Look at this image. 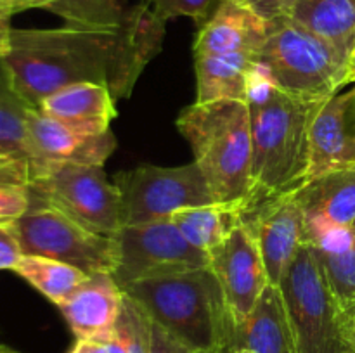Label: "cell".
I'll list each match as a JSON object with an SVG mask.
<instances>
[{
    "mask_svg": "<svg viewBox=\"0 0 355 353\" xmlns=\"http://www.w3.org/2000/svg\"><path fill=\"white\" fill-rule=\"evenodd\" d=\"M229 353H257V352H253V350H250V348H234V350H231Z\"/></svg>",
    "mask_w": 355,
    "mask_h": 353,
    "instance_id": "cell-38",
    "label": "cell"
},
{
    "mask_svg": "<svg viewBox=\"0 0 355 353\" xmlns=\"http://www.w3.org/2000/svg\"><path fill=\"white\" fill-rule=\"evenodd\" d=\"M123 298V289L110 272H94L59 305V310L76 339L94 338L116 329Z\"/></svg>",
    "mask_w": 355,
    "mask_h": 353,
    "instance_id": "cell-18",
    "label": "cell"
},
{
    "mask_svg": "<svg viewBox=\"0 0 355 353\" xmlns=\"http://www.w3.org/2000/svg\"><path fill=\"white\" fill-rule=\"evenodd\" d=\"M14 272L58 307L68 300L73 291L89 275L69 263L31 255L21 256L17 265L14 266Z\"/></svg>",
    "mask_w": 355,
    "mask_h": 353,
    "instance_id": "cell-26",
    "label": "cell"
},
{
    "mask_svg": "<svg viewBox=\"0 0 355 353\" xmlns=\"http://www.w3.org/2000/svg\"><path fill=\"white\" fill-rule=\"evenodd\" d=\"M343 353H352V352H343Z\"/></svg>",
    "mask_w": 355,
    "mask_h": 353,
    "instance_id": "cell-41",
    "label": "cell"
},
{
    "mask_svg": "<svg viewBox=\"0 0 355 353\" xmlns=\"http://www.w3.org/2000/svg\"><path fill=\"white\" fill-rule=\"evenodd\" d=\"M31 170L44 163H75V165L103 166L116 149L113 132L90 134L76 130L33 107L26 120Z\"/></svg>",
    "mask_w": 355,
    "mask_h": 353,
    "instance_id": "cell-14",
    "label": "cell"
},
{
    "mask_svg": "<svg viewBox=\"0 0 355 353\" xmlns=\"http://www.w3.org/2000/svg\"><path fill=\"white\" fill-rule=\"evenodd\" d=\"M350 83H355V48H354V54L350 57Z\"/></svg>",
    "mask_w": 355,
    "mask_h": 353,
    "instance_id": "cell-37",
    "label": "cell"
},
{
    "mask_svg": "<svg viewBox=\"0 0 355 353\" xmlns=\"http://www.w3.org/2000/svg\"><path fill=\"white\" fill-rule=\"evenodd\" d=\"M340 332L347 352L355 353V303L340 310Z\"/></svg>",
    "mask_w": 355,
    "mask_h": 353,
    "instance_id": "cell-36",
    "label": "cell"
},
{
    "mask_svg": "<svg viewBox=\"0 0 355 353\" xmlns=\"http://www.w3.org/2000/svg\"><path fill=\"white\" fill-rule=\"evenodd\" d=\"M31 166L0 159V221L17 220L30 206Z\"/></svg>",
    "mask_w": 355,
    "mask_h": 353,
    "instance_id": "cell-27",
    "label": "cell"
},
{
    "mask_svg": "<svg viewBox=\"0 0 355 353\" xmlns=\"http://www.w3.org/2000/svg\"><path fill=\"white\" fill-rule=\"evenodd\" d=\"M0 353H19V352H16V350L9 348V346L6 345H0Z\"/></svg>",
    "mask_w": 355,
    "mask_h": 353,
    "instance_id": "cell-39",
    "label": "cell"
},
{
    "mask_svg": "<svg viewBox=\"0 0 355 353\" xmlns=\"http://www.w3.org/2000/svg\"><path fill=\"white\" fill-rule=\"evenodd\" d=\"M214 201L245 203L253 194L252 114L241 100L194 102L177 118Z\"/></svg>",
    "mask_w": 355,
    "mask_h": 353,
    "instance_id": "cell-4",
    "label": "cell"
},
{
    "mask_svg": "<svg viewBox=\"0 0 355 353\" xmlns=\"http://www.w3.org/2000/svg\"><path fill=\"white\" fill-rule=\"evenodd\" d=\"M69 353H128L127 338L120 329L94 338H80Z\"/></svg>",
    "mask_w": 355,
    "mask_h": 353,
    "instance_id": "cell-31",
    "label": "cell"
},
{
    "mask_svg": "<svg viewBox=\"0 0 355 353\" xmlns=\"http://www.w3.org/2000/svg\"><path fill=\"white\" fill-rule=\"evenodd\" d=\"M28 9L47 10V0H0V54L9 40V33L12 30L10 26L12 17Z\"/></svg>",
    "mask_w": 355,
    "mask_h": 353,
    "instance_id": "cell-32",
    "label": "cell"
},
{
    "mask_svg": "<svg viewBox=\"0 0 355 353\" xmlns=\"http://www.w3.org/2000/svg\"><path fill=\"white\" fill-rule=\"evenodd\" d=\"M114 102L106 85L82 82L45 97L38 109L76 130L103 134L111 130V121L116 116Z\"/></svg>",
    "mask_w": 355,
    "mask_h": 353,
    "instance_id": "cell-20",
    "label": "cell"
},
{
    "mask_svg": "<svg viewBox=\"0 0 355 353\" xmlns=\"http://www.w3.org/2000/svg\"><path fill=\"white\" fill-rule=\"evenodd\" d=\"M324 269L340 310L355 303V230L336 228L311 244Z\"/></svg>",
    "mask_w": 355,
    "mask_h": 353,
    "instance_id": "cell-24",
    "label": "cell"
},
{
    "mask_svg": "<svg viewBox=\"0 0 355 353\" xmlns=\"http://www.w3.org/2000/svg\"><path fill=\"white\" fill-rule=\"evenodd\" d=\"M120 23V21H118ZM116 24H66L52 30L12 28L0 54L14 87L30 106L73 83L107 87Z\"/></svg>",
    "mask_w": 355,
    "mask_h": 353,
    "instance_id": "cell-1",
    "label": "cell"
},
{
    "mask_svg": "<svg viewBox=\"0 0 355 353\" xmlns=\"http://www.w3.org/2000/svg\"><path fill=\"white\" fill-rule=\"evenodd\" d=\"M243 210L245 203L182 208L172 215V221L194 248L210 251L241 224Z\"/></svg>",
    "mask_w": 355,
    "mask_h": 353,
    "instance_id": "cell-23",
    "label": "cell"
},
{
    "mask_svg": "<svg viewBox=\"0 0 355 353\" xmlns=\"http://www.w3.org/2000/svg\"><path fill=\"white\" fill-rule=\"evenodd\" d=\"M284 308L293 329L298 353H343L340 308L331 293L318 253L309 242L279 282Z\"/></svg>",
    "mask_w": 355,
    "mask_h": 353,
    "instance_id": "cell-7",
    "label": "cell"
},
{
    "mask_svg": "<svg viewBox=\"0 0 355 353\" xmlns=\"http://www.w3.org/2000/svg\"><path fill=\"white\" fill-rule=\"evenodd\" d=\"M149 353H196V352L189 350L187 346L180 345V343L177 341V339H173L168 332H165L159 325H156L155 322H153L151 346H149Z\"/></svg>",
    "mask_w": 355,
    "mask_h": 353,
    "instance_id": "cell-35",
    "label": "cell"
},
{
    "mask_svg": "<svg viewBox=\"0 0 355 353\" xmlns=\"http://www.w3.org/2000/svg\"><path fill=\"white\" fill-rule=\"evenodd\" d=\"M355 165V85L321 104L311 127L309 180Z\"/></svg>",
    "mask_w": 355,
    "mask_h": 353,
    "instance_id": "cell-16",
    "label": "cell"
},
{
    "mask_svg": "<svg viewBox=\"0 0 355 353\" xmlns=\"http://www.w3.org/2000/svg\"><path fill=\"white\" fill-rule=\"evenodd\" d=\"M290 17L352 57L355 48V0H298Z\"/></svg>",
    "mask_w": 355,
    "mask_h": 353,
    "instance_id": "cell-22",
    "label": "cell"
},
{
    "mask_svg": "<svg viewBox=\"0 0 355 353\" xmlns=\"http://www.w3.org/2000/svg\"><path fill=\"white\" fill-rule=\"evenodd\" d=\"M198 80L196 102L241 100L248 104L253 80L259 71V54L238 52L194 57Z\"/></svg>",
    "mask_w": 355,
    "mask_h": 353,
    "instance_id": "cell-21",
    "label": "cell"
},
{
    "mask_svg": "<svg viewBox=\"0 0 355 353\" xmlns=\"http://www.w3.org/2000/svg\"><path fill=\"white\" fill-rule=\"evenodd\" d=\"M165 24L146 3L127 7L118 23L107 89L114 100L130 97L139 76L162 48Z\"/></svg>",
    "mask_w": 355,
    "mask_h": 353,
    "instance_id": "cell-13",
    "label": "cell"
},
{
    "mask_svg": "<svg viewBox=\"0 0 355 353\" xmlns=\"http://www.w3.org/2000/svg\"><path fill=\"white\" fill-rule=\"evenodd\" d=\"M23 256L12 221H0V270H14Z\"/></svg>",
    "mask_w": 355,
    "mask_h": 353,
    "instance_id": "cell-33",
    "label": "cell"
},
{
    "mask_svg": "<svg viewBox=\"0 0 355 353\" xmlns=\"http://www.w3.org/2000/svg\"><path fill=\"white\" fill-rule=\"evenodd\" d=\"M47 6H49V3H47Z\"/></svg>",
    "mask_w": 355,
    "mask_h": 353,
    "instance_id": "cell-42",
    "label": "cell"
},
{
    "mask_svg": "<svg viewBox=\"0 0 355 353\" xmlns=\"http://www.w3.org/2000/svg\"><path fill=\"white\" fill-rule=\"evenodd\" d=\"M305 220V235L314 244L322 235L355 224V165L329 170L293 190Z\"/></svg>",
    "mask_w": 355,
    "mask_h": 353,
    "instance_id": "cell-15",
    "label": "cell"
},
{
    "mask_svg": "<svg viewBox=\"0 0 355 353\" xmlns=\"http://www.w3.org/2000/svg\"><path fill=\"white\" fill-rule=\"evenodd\" d=\"M30 189L99 234L114 237L123 227L120 190L103 166L44 163L31 170Z\"/></svg>",
    "mask_w": 355,
    "mask_h": 353,
    "instance_id": "cell-8",
    "label": "cell"
},
{
    "mask_svg": "<svg viewBox=\"0 0 355 353\" xmlns=\"http://www.w3.org/2000/svg\"><path fill=\"white\" fill-rule=\"evenodd\" d=\"M116 327L127 338L128 353H149L153 322L149 315L127 294L123 298V307Z\"/></svg>",
    "mask_w": 355,
    "mask_h": 353,
    "instance_id": "cell-29",
    "label": "cell"
},
{
    "mask_svg": "<svg viewBox=\"0 0 355 353\" xmlns=\"http://www.w3.org/2000/svg\"><path fill=\"white\" fill-rule=\"evenodd\" d=\"M322 102L283 92L259 64L248 100L253 147L248 201L293 192L307 182L311 127Z\"/></svg>",
    "mask_w": 355,
    "mask_h": 353,
    "instance_id": "cell-2",
    "label": "cell"
},
{
    "mask_svg": "<svg viewBox=\"0 0 355 353\" xmlns=\"http://www.w3.org/2000/svg\"><path fill=\"white\" fill-rule=\"evenodd\" d=\"M30 109L0 57V159L33 165L26 132Z\"/></svg>",
    "mask_w": 355,
    "mask_h": 353,
    "instance_id": "cell-25",
    "label": "cell"
},
{
    "mask_svg": "<svg viewBox=\"0 0 355 353\" xmlns=\"http://www.w3.org/2000/svg\"><path fill=\"white\" fill-rule=\"evenodd\" d=\"M257 353H298L293 329L277 286L266 287L248 317L232 329L231 346Z\"/></svg>",
    "mask_w": 355,
    "mask_h": 353,
    "instance_id": "cell-19",
    "label": "cell"
},
{
    "mask_svg": "<svg viewBox=\"0 0 355 353\" xmlns=\"http://www.w3.org/2000/svg\"><path fill=\"white\" fill-rule=\"evenodd\" d=\"M352 228H354V230H355V224H354V225H352Z\"/></svg>",
    "mask_w": 355,
    "mask_h": 353,
    "instance_id": "cell-40",
    "label": "cell"
},
{
    "mask_svg": "<svg viewBox=\"0 0 355 353\" xmlns=\"http://www.w3.org/2000/svg\"><path fill=\"white\" fill-rule=\"evenodd\" d=\"M47 10L58 14L66 24H116L127 7L120 0H47Z\"/></svg>",
    "mask_w": 355,
    "mask_h": 353,
    "instance_id": "cell-28",
    "label": "cell"
},
{
    "mask_svg": "<svg viewBox=\"0 0 355 353\" xmlns=\"http://www.w3.org/2000/svg\"><path fill=\"white\" fill-rule=\"evenodd\" d=\"M222 0H142L163 21L173 17H191L203 26Z\"/></svg>",
    "mask_w": 355,
    "mask_h": 353,
    "instance_id": "cell-30",
    "label": "cell"
},
{
    "mask_svg": "<svg viewBox=\"0 0 355 353\" xmlns=\"http://www.w3.org/2000/svg\"><path fill=\"white\" fill-rule=\"evenodd\" d=\"M114 241L118 260L111 275L121 289L135 280L208 266V253L194 248L172 220L123 225Z\"/></svg>",
    "mask_w": 355,
    "mask_h": 353,
    "instance_id": "cell-10",
    "label": "cell"
},
{
    "mask_svg": "<svg viewBox=\"0 0 355 353\" xmlns=\"http://www.w3.org/2000/svg\"><path fill=\"white\" fill-rule=\"evenodd\" d=\"M208 253V266L217 277L232 320L241 324L255 308L270 280L259 244L246 224H239L225 241Z\"/></svg>",
    "mask_w": 355,
    "mask_h": 353,
    "instance_id": "cell-11",
    "label": "cell"
},
{
    "mask_svg": "<svg viewBox=\"0 0 355 353\" xmlns=\"http://www.w3.org/2000/svg\"><path fill=\"white\" fill-rule=\"evenodd\" d=\"M123 293L180 345L196 353H229L232 320L210 266L135 280Z\"/></svg>",
    "mask_w": 355,
    "mask_h": 353,
    "instance_id": "cell-3",
    "label": "cell"
},
{
    "mask_svg": "<svg viewBox=\"0 0 355 353\" xmlns=\"http://www.w3.org/2000/svg\"><path fill=\"white\" fill-rule=\"evenodd\" d=\"M12 227L23 255L69 263L85 273L116 269L114 237L92 230L38 194L31 192L30 206Z\"/></svg>",
    "mask_w": 355,
    "mask_h": 353,
    "instance_id": "cell-6",
    "label": "cell"
},
{
    "mask_svg": "<svg viewBox=\"0 0 355 353\" xmlns=\"http://www.w3.org/2000/svg\"><path fill=\"white\" fill-rule=\"evenodd\" d=\"M267 23L290 16L298 0H239Z\"/></svg>",
    "mask_w": 355,
    "mask_h": 353,
    "instance_id": "cell-34",
    "label": "cell"
},
{
    "mask_svg": "<svg viewBox=\"0 0 355 353\" xmlns=\"http://www.w3.org/2000/svg\"><path fill=\"white\" fill-rule=\"evenodd\" d=\"M259 64L277 89L304 100H326L350 83V59L290 16L269 23Z\"/></svg>",
    "mask_w": 355,
    "mask_h": 353,
    "instance_id": "cell-5",
    "label": "cell"
},
{
    "mask_svg": "<svg viewBox=\"0 0 355 353\" xmlns=\"http://www.w3.org/2000/svg\"><path fill=\"white\" fill-rule=\"evenodd\" d=\"M120 190L123 225L172 220L182 208L214 204L203 172L196 163L184 166H139L114 176Z\"/></svg>",
    "mask_w": 355,
    "mask_h": 353,
    "instance_id": "cell-9",
    "label": "cell"
},
{
    "mask_svg": "<svg viewBox=\"0 0 355 353\" xmlns=\"http://www.w3.org/2000/svg\"><path fill=\"white\" fill-rule=\"evenodd\" d=\"M269 33V23L239 0H222L194 42L198 55H225L238 52L259 54Z\"/></svg>",
    "mask_w": 355,
    "mask_h": 353,
    "instance_id": "cell-17",
    "label": "cell"
},
{
    "mask_svg": "<svg viewBox=\"0 0 355 353\" xmlns=\"http://www.w3.org/2000/svg\"><path fill=\"white\" fill-rule=\"evenodd\" d=\"M241 221L255 235L270 284L279 286L298 249L307 242L304 213L293 192L246 201Z\"/></svg>",
    "mask_w": 355,
    "mask_h": 353,
    "instance_id": "cell-12",
    "label": "cell"
}]
</instances>
